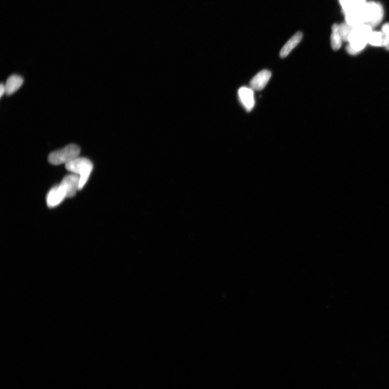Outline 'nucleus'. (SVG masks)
Returning a JSON list of instances; mask_svg holds the SVG:
<instances>
[{
	"label": "nucleus",
	"mask_w": 389,
	"mask_h": 389,
	"mask_svg": "<svg viewBox=\"0 0 389 389\" xmlns=\"http://www.w3.org/2000/svg\"><path fill=\"white\" fill-rule=\"evenodd\" d=\"M372 28L366 24L353 27L348 39L346 50L351 55L359 54L368 44Z\"/></svg>",
	"instance_id": "1"
},
{
	"label": "nucleus",
	"mask_w": 389,
	"mask_h": 389,
	"mask_svg": "<svg viewBox=\"0 0 389 389\" xmlns=\"http://www.w3.org/2000/svg\"><path fill=\"white\" fill-rule=\"evenodd\" d=\"M66 170L80 176L79 189L86 185L93 169L92 162L85 157H77L66 165Z\"/></svg>",
	"instance_id": "2"
},
{
	"label": "nucleus",
	"mask_w": 389,
	"mask_h": 389,
	"mask_svg": "<svg viewBox=\"0 0 389 389\" xmlns=\"http://www.w3.org/2000/svg\"><path fill=\"white\" fill-rule=\"evenodd\" d=\"M81 152L80 147L76 145H68L60 150L51 152L49 156L50 164L59 165L75 160L78 157Z\"/></svg>",
	"instance_id": "3"
},
{
	"label": "nucleus",
	"mask_w": 389,
	"mask_h": 389,
	"mask_svg": "<svg viewBox=\"0 0 389 389\" xmlns=\"http://www.w3.org/2000/svg\"><path fill=\"white\" fill-rule=\"evenodd\" d=\"M366 24L372 28L379 24L384 17L382 4L376 2L367 3L365 8Z\"/></svg>",
	"instance_id": "4"
},
{
	"label": "nucleus",
	"mask_w": 389,
	"mask_h": 389,
	"mask_svg": "<svg viewBox=\"0 0 389 389\" xmlns=\"http://www.w3.org/2000/svg\"><path fill=\"white\" fill-rule=\"evenodd\" d=\"M79 185L80 176L76 174L65 176L60 183V186L64 189L67 197L74 196L76 192L80 190Z\"/></svg>",
	"instance_id": "5"
},
{
	"label": "nucleus",
	"mask_w": 389,
	"mask_h": 389,
	"mask_svg": "<svg viewBox=\"0 0 389 389\" xmlns=\"http://www.w3.org/2000/svg\"><path fill=\"white\" fill-rule=\"evenodd\" d=\"M67 198L64 189L60 185L51 188L47 194L46 201L47 206L54 208L60 204Z\"/></svg>",
	"instance_id": "6"
},
{
	"label": "nucleus",
	"mask_w": 389,
	"mask_h": 389,
	"mask_svg": "<svg viewBox=\"0 0 389 389\" xmlns=\"http://www.w3.org/2000/svg\"><path fill=\"white\" fill-rule=\"evenodd\" d=\"M238 94L240 100L246 111L251 112L255 106L253 89L245 87H241L239 89Z\"/></svg>",
	"instance_id": "7"
},
{
	"label": "nucleus",
	"mask_w": 389,
	"mask_h": 389,
	"mask_svg": "<svg viewBox=\"0 0 389 389\" xmlns=\"http://www.w3.org/2000/svg\"><path fill=\"white\" fill-rule=\"evenodd\" d=\"M271 73L267 70H263L252 78L250 82V88L254 91H260L264 89L269 82Z\"/></svg>",
	"instance_id": "8"
},
{
	"label": "nucleus",
	"mask_w": 389,
	"mask_h": 389,
	"mask_svg": "<svg viewBox=\"0 0 389 389\" xmlns=\"http://www.w3.org/2000/svg\"><path fill=\"white\" fill-rule=\"evenodd\" d=\"M365 8L345 14V23L353 27L366 24Z\"/></svg>",
	"instance_id": "9"
},
{
	"label": "nucleus",
	"mask_w": 389,
	"mask_h": 389,
	"mask_svg": "<svg viewBox=\"0 0 389 389\" xmlns=\"http://www.w3.org/2000/svg\"><path fill=\"white\" fill-rule=\"evenodd\" d=\"M344 14L364 9L366 4L365 0H339Z\"/></svg>",
	"instance_id": "10"
},
{
	"label": "nucleus",
	"mask_w": 389,
	"mask_h": 389,
	"mask_svg": "<svg viewBox=\"0 0 389 389\" xmlns=\"http://www.w3.org/2000/svg\"><path fill=\"white\" fill-rule=\"evenodd\" d=\"M303 37V33L301 31L297 32L289 40L287 43L283 47L280 51V55L281 58L287 57L292 50L300 43Z\"/></svg>",
	"instance_id": "11"
},
{
	"label": "nucleus",
	"mask_w": 389,
	"mask_h": 389,
	"mask_svg": "<svg viewBox=\"0 0 389 389\" xmlns=\"http://www.w3.org/2000/svg\"><path fill=\"white\" fill-rule=\"evenodd\" d=\"M23 83V78L18 75H12L9 76L4 85L6 94L7 96H11L19 90Z\"/></svg>",
	"instance_id": "12"
},
{
	"label": "nucleus",
	"mask_w": 389,
	"mask_h": 389,
	"mask_svg": "<svg viewBox=\"0 0 389 389\" xmlns=\"http://www.w3.org/2000/svg\"><path fill=\"white\" fill-rule=\"evenodd\" d=\"M368 44L375 47H386L388 44L387 37L383 31H372L368 40Z\"/></svg>",
	"instance_id": "13"
},
{
	"label": "nucleus",
	"mask_w": 389,
	"mask_h": 389,
	"mask_svg": "<svg viewBox=\"0 0 389 389\" xmlns=\"http://www.w3.org/2000/svg\"><path fill=\"white\" fill-rule=\"evenodd\" d=\"M331 45L334 50H339L342 45L343 40L339 33V24H334L332 26V34L330 38Z\"/></svg>",
	"instance_id": "14"
},
{
	"label": "nucleus",
	"mask_w": 389,
	"mask_h": 389,
	"mask_svg": "<svg viewBox=\"0 0 389 389\" xmlns=\"http://www.w3.org/2000/svg\"><path fill=\"white\" fill-rule=\"evenodd\" d=\"M353 27L346 23L339 24V30L343 41L348 42L349 35Z\"/></svg>",
	"instance_id": "15"
},
{
	"label": "nucleus",
	"mask_w": 389,
	"mask_h": 389,
	"mask_svg": "<svg viewBox=\"0 0 389 389\" xmlns=\"http://www.w3.org/2000/svg\"><path fill=\"white\" fill-rule=\"evenodd\" d=\"M382 31L385 34L388 41V44L386 49L389 50V23L383 25Z\"/></svg>",
	"instance_id": "16"
},
{
	"label": "nucleus",
	"mask_w": 389,
	"mask_h": 389,
	"mask_svg": "<svg viewBox=\"0 0 389 389\" xmlns=\"http://www.w3.org/2000/svg\"><path fill=\"white\" fill-rule=\"evenodd\" d=\"M4 94H6V89H5L4 85L1 84L0 86V97H1Z\"/></svg>",
	"instance_id": "17"
}]
</instances>
